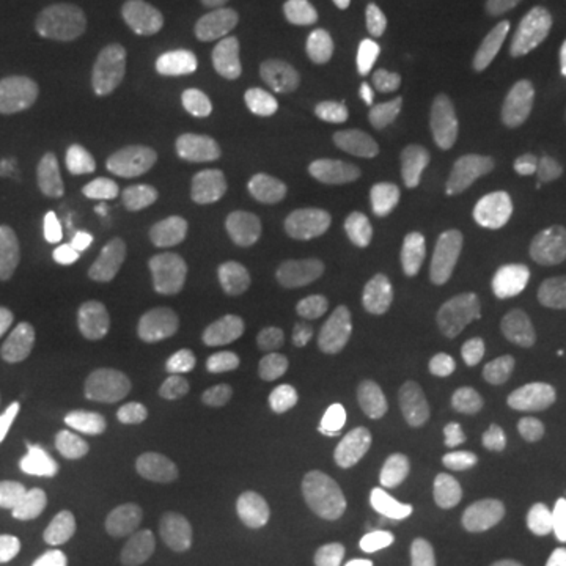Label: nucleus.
<instances>
[{"mask_svg": "<svg viewBox=\"0 0 566 566\" xmlns=\"http://www.w3.org/2000/svg\"><path fill=\"white\" fill-rule=\"evenodd\" d=\"M70 57L80 73L95 80L148 82L174 61V32L155 10L111 7L76 29Z\"/></svg>", "mask_w": 566, "mask_h": 566, "instance_id": "f257e3e1", "label": "nucleus"}, {"mask_svg": "<svg viewBox=\"0 0 566 566\" xmlns=\"http://www.w3.org/2000/svg\"><path fill=\"white\" fill-rule=\"evenodd\" d=\"M252 145V98L237 85L214 88L196 107L182 145L186 182L196 192L221 189L243 167Z\"/></svg>", "mask_w": 566, "mask_h": 566, "instance_id": "f03ea898", "label": "nucleus"}, {"mask_svg": "<svg viewBox=\"0 0 566 566\" xmlns=\"http://www.w3.org/2000/svg\"><path fill=\"white\" fill-rule=\"evenodd\" d=\"M315 322V308L300 293L259 290L230 303L214 318V340L243 356H268L293 346Z\"/></svg>", "mask_w": 566, "mask_h": 566, "instance_id": "7ed1b4c3", "label": "nucleus"}, {"mask_svg": "<svg viewBox=\"0 0 566 566\" xmlns=\"http://www.w3.org/2000/svg\"><path fill=\"white\" fill-rule=\"evenodd\" d=\"M76 170L51 151H20L0 161V227L51 221L76 196Z\"/></svg>", "mask_w": 566, "mask_h": 566, "instance_id": "20e7f679", "label": "nucleus"}, {"mask_svg": "<svg viewBox=\"0 0 566 566\" xmlns=\"http://www.w3.org/2000/svg\"><path fill=\"white\" fill-rule=\"evenodd\" d=\"M243 32L271 70H312L327 54V32L312 13L290 0H252L243 13Z\"/></svg>", "mask_w": 566, "mask_h": 566, "instance_id": "39448f33", "label": "nucleus"}, {"mask_svg": "<svg viewBox=\"0 0 566 566\" xmlns=\"http://www.w3.org/2000/svg\"><path fill=\"white\" fill-rule=\"evenodd\" d=\"M479 29L465 17H431L412 25L390 44V73L400 82H428L450 76L475 51Z\"/></svg>", "mask_w": 566, "mask_h": 566, "instance_id": "423d86ee", "label": "nucleus"}, {"mask_svg": "<svg viewBox=\"0 0 566 566\" xmlns=\"http://www.w3.org/2000/svg\"><path fill=\"white\" fill-rule=\"evenodd\" d=\"M252 516V488L243 475H227L205 494L199 513L182 528L177 554L189 564H221L237 547Z\"/></svg>", "mask_w": 566, "mask_h": 566, "instance_id": "0eeeda50", "label": "nucleus"}, {"mask_svg": "<svg viewBox=\"0 0 566 566\" xmlns=\"http://www.w3.org/2000/svg\"><path fill=\"white\" fill-rule=\"evenodd\" d=\"M356 312L378 324H419L441 315V293L424 274L400 268H365L353 281Z\"/></svg>", "mask_w": 566, "mask_h": 566, "instance_id": "6e6552de", "label": "nucleus"}, {"mask_svg": "<svg viewBox=\"0 0 566 566\" xmlns=\"http://www.w3.org/2000/svg\"><path fill=\"white\" fill-rule=\"evenodd\" d=\"M453 385V359L444 340L416 337L397 344L385 356L381 394L397 409L438 403Z\"/></svg>", "mask_w": 566, "mask_h": 566, "instance_id": "1a4fd4ad", "label": "nucleus"}, {"mask_svg": "<svg viewBox=\"0 0 566 566\" xmlns=\"http://www.w3.org/2000/svg\"><path fill=\"white\" fill-rule=\"evenodd\" d=\"M463 482L482 494H501L523 472V441L506 424L465 422L450 441Z\"/></svg>", "mask_w": 566, "mask_h": 566, "instance_id": "9d476101", "label": "nucleus"}, {"mask_svg": "<svg viewBox=\"0 0 566 566\" xmlns=\"http://www.w3.org/2000/svg\"><path fill=\"white\" fill-rule=\"evenodd\" d=\"M424 133L444 155L469 161L482 151L485 133L479 120V80L472 73H450L424 98Z\"/></svg>", "mask_w": 566, "mask_h": 566, "instance_id": "9b49d317", "label": "nucleus"}, {"mask_svg": "<svg viewBox=\"0 0 566 566\" xmlns=\"http://www.w3.org/2000/svg\"><path fill=\"white\" fill-rule=\"evenodd\" d=\"M305 566H368L375 554V528L359 510L344 504L308 510L300 520Z\"/></svg>", "mask_w": 566, "mask_h": 566, "instance_id": "f8f14e48", "label": "nucleus"}, {"mask_svg": "<svg viewBox=\"0 0 566 566\" xmlns=\"http://www.w3.org/2000/svg\"><path fill=\"white\" fill-rule=\"evenodd\" d=\"M394 111L375 98L327 104L312 120V142L324 151H371L394 142Z\"/></svg>", "mask_w": 566, "mask_h": 566, "instance_id": "ddd939ff", "label": "nucleus"}, {"mask_svg": "<svg viewBox=\"0 0 566 566\" xmlns=\"http://www.w3.org/2000/svg\"><path fill=\"white\" fill-rule=\"evenodd\" d=\"M375 469V444L359 431H340L308 447L300 460V479L312 494H346L368 482Z\"/></svg>", "mask_w": 566, "mask_h": 566, "instance_id": "4468645a", "label": "nucleus"}, {"mask_svg": "<svg viewBox=\"0 0 566 566\" xmlns=\"http://www.w3.org/2000/svg\"><path fill=\"white\" fill-rule=\"evenodd\" d=\"M73 349H76L80 381L92 394L117 397L129 387V371H126L120 337H117V322H114L107 305H92L82 315Z\"/></svg>", "mask_w": 566, "mask_h": 566, "instance_id": "2eb2a0df", "label": "nucleus"}, {"mask_svg": "<svg viewBox=\"0 0 566 566\" xmlns=\"http://www.w3.org/2000/svg\"><path fill=\"white\" fill-rule=\"evenodd\" d=\"M41 520L39 482L17 450H0V560H17Z\"/></svg>", "mask_w": 566, "mask_h": 566, "instance_id": "dca6fc26", "label": "nucleus"}, {"mask_svg": "<svg viewBox=\"0 0 566 566\" xmlns=\"http://www.w3.org/2000/svg\"><path fill=\"white\" fill-rule=\"evenodd\" d=\"M497 385L510 400L532 409H547L566 400V363L535 346H513L497 363Z\"/></svg>", "mask_w": 566, "mask_h": 566, "instance_id": "f3484780", "label": "nucleus"}, {"mask_svg": "<svg viewBox=\"0 0 566 566\" xmlns=\"http://www.w3.org/2000/svg\"><path fill=\"white\" fill-rule=\"evenodd\" d=\"M315 381L305 371L293 368H271L252 375L243 387L245 409L252 419L259 422H281L296 412H303L305 406L315 400Z\"/></svg>", "mask_w": 566, "mask_h": 566, "instance_id": "a211bd4d", "label": "nucleus"}, {"mask_svg": "<svg viewBox=\"0 0 566 566\" xmlns=\"http://www.w3.org/2000/svg\"><path fill=\"white\" fill-rule=\"evenodd\" d=\"M491 211L516 233H542L557 218V205L526 177H497L488 189Z\"/></svg>", "mask_w": 566, "mask_h": 566, "instance_id": "6ab92c4d", "label": "nucleus"}, {"mask_svg": "<svg viewBox=\"0 0 566 566\" xmlns=\"http://www.w3.org/2000/svg\"><path fill=\"white\" fill-rule=\"evenodd\" d=\"M133 337L145 349H170L189 344L192 324L180 305L174 303L164 290H142L133 303Z\"/></svg>", "mask_w": 566, "mask_h": 566, "instance_id": "aec40b11", "label": "nucleus"}, {"mask_svg": "<svg viewBox=\"0 0 566 566\" xmlns=\"http://www.w3.org/2000/svg\"><path fill=\"white\" fill-rule=\"evenodd\" d=\"M363 202L368 218L387 233L409 237L424 223V208L419 196L397 177H375L365 182Z\"/></svg>", "mask_w": 566, "mask_h": 566, "instance_id": "412c9836", "label": "nucleus"}, {"mask_svg": "<svg viewBox=\"0 0 566 566\" xmlns=\"http://www.w3.org/2000/svg\"><path fill=\"white\" fill-rule=\"evenodd\" d=\"M164 385L170 394L186 400H227L237 390L240 378L237 368L218 356H192L177 368H170Z\"/></svg>", "mask_w": 566, "mask_h": 566, "instance_id": "4be33fe9", "label": "nucleus"}, {"mask_svg": "<svg viewBox=\"0 0 566 566\" xmlns=\"http://www.w3.org/2000/svg\"><path fill=\"white\" fill-rule=\"evenodd\" d=\"M520 151L547 182L566 186V120L538 117L520 129Z\"/></svg>", "mask_w": 566, "mask_h": 566, "instance_id": "5701e85b", "label": "nucleus"}, {"mask_svg": "<svg viewBox=\"0 0 566 566\" xmlns=\"http://www.w3.org/2000/svg\"><path fill=\"white\" fill-rule=\"evenodd\" d=\"M441 566H501V547L494 535L475 523H450L434 538Z\"/></svg>", "mask_w": 566, "mask_h": 566, "instance_id": "b1692460", "label": "nucleus"}, {"mask_svg": "<svg viewBox=\"0 0 566 566\" xmlns=\"http://www.w3.org/2000/svg\"><path fill=\"white\" fill-rule=\"evenodd\" d=\"M88 475L102 488L120 485L126 475V460H123L120 441L114 438L111 424L98 422L88 431Z\"/></svg>", "mask_w": 566, "mask_h": 566, "instance_id": "393cba45", "label": "nucleus"}, {"mask_svg": "<svg viewBox=\"0 0 566 566\" xmlns=\"http://www.w3.org/2000/svg\"><path fill=\"white\" fill-rule=\"evenodd\" d=\"M158 510H161V504H155L142 488H123L104 506L107 520L117 528H129V532L155 523L158 520Z\"/></svg>", "mask_w": 566, "mask_h": 566, "instance_id": "a878e982", "label": "nucleus"}, {"mask_svg": "<svg viewBox=\"0 0 566 566\" xmlns=\"http://www.w3.org/2000/svg\"><path fill=\"white\" fill-rule=\"evenodd\" d=\"M182 485H186V472H182L180 465L155 463L145 472L142 491H145L155 504H164V501H170L174 494H180Z\"/></svg>", "mask_w": 566, "mask_h": 566, "instance_id": "bb28decb", "label": "nucleus"}, {"mask_svg": "<svg viewBox=\"0 0 566 566\" xmlns=\"http://www.w3.org/2000/svg\"><path fill=\"white\" fill-rule=\"evenodd\" d=\"M400 3L416 17H441L457 0H400Z\"/></svg>", "mask_w": 566, "mask_h": 566, "instance_id": "cd10ccee", "label": "nucleus"}, {"mask_svg": "<svg viewBox=\"0 0 566 566\" xmlns=\"http://www.w3.org/2000/svg\"><path fill=\"white\" fill-rule=\"evenodd\" d=\"M551 554H554L557 566H566V526L557 532V538H554V545H551Z\"/></svg>", "mask_w": 566, "mask_h": 566, "instance_id": "c85d7f7f", "label": "nucleus"}, {"mask_svg": "<svg viewBox=\"0 0 566 566\" xmlns=\"http://www.w3.org/2000/svg\"><path fill=\"white\" fill-rule=\"evenodd\" d=\"M192 422L208 431V428H211V422H214V416H211V409H202V412H192Z\"/></svg>", "mask_w": 566, "mask_h": 566, "instance_id": "c756f323", "label": "nucleus"}]
</instances>
